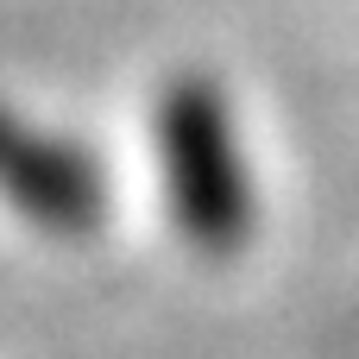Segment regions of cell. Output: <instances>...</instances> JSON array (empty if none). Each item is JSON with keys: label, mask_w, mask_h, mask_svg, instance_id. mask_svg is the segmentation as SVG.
Returning a JSON list of instances; mask_svg holds the SVG:
<instances>
[{"label": "cell", "mask_w": 359, "mask_h": 359, "mask_svg": "<svg viewBox=\"0 0 359 359\" xmlns=\"http://www.w3.org/2000/svg\"><path fill=\"white\" fill-rule=\"evenodd\" d=\"M158 170L164 202L183 240L208 259H227L252 240V170L227 95L208 76H183L158 101Z\"/></svg>", "instance_id": "1"}, {"label": "cell", "mask_w": 359, "mask_h": 359, "mask_svg": "<svg viewBox=\"0 0 359 359\" xmlns=\"http://www.w3.org/2000/svg\"><path fill=\"white\" fill-rule=\"evenodd\" d=\"M0 202L13 215H25L32 227L69 240V233L101 227L107 177L82 145H69L44 126L19 120L13 107H0Z\"/></svg>", "instance_id": "2"}]
</instances>
